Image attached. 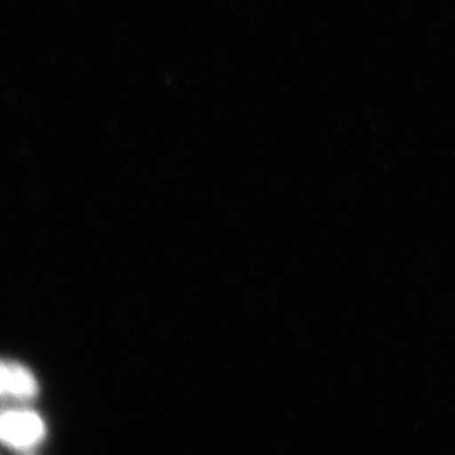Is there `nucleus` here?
Instances as JSON below:
<instances>
[{"mask_svg": "<svg viewBox=\"0 0 455 455\" xmlns=\"http://www.w3.org/2000/svg\"><path fill=\"white\" fill-rule=\"evenodd\" d=\"M2 439L15 448L33 447L44 438V421L35 412H6L2 417Z\"/></svg>", "mask_w": 455, "mask_h": 455, "instance_id": "obj_1", "label": "nucleus"}, {"mask_svg": "<svg viewBox=\"0 0 455 455\" xmlns=\"http://www.w3.org/2000/svg\"><path fill=\"white\" fill-rule=\"evenodd\" d=\"M2 392L17 398H30L37 392V382L21 365L4 363L2 365Z\"/></svg>", "mask_w": 455, "mask_h": 455, "instance_id": "obj_2", "label": "nucleus"}]
</instances>
